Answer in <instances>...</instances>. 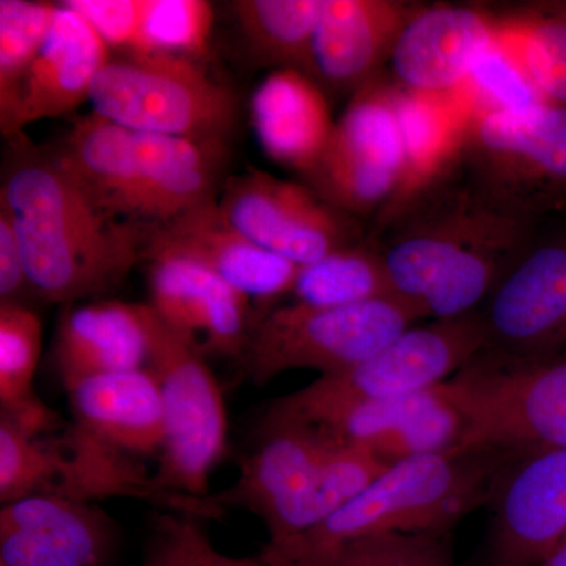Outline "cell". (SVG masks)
<instances>
[{"mask_svg": "<svg viewBox=\"0 0 566 566\" xmlns=\"http://www.w3.org/2000/svg\"><path fill=\"white\" fill-rule=\"evenodd\" d=\"M31 289L25 273L24 256L13 219L0 203V297L3 303L21 304L18 296Z\"/></svg>", "mask_w": 566, "mask_h": 566, "instance_id": "obj_38", "label": "cell"}, {"mask_svg": "<svg viewBox=\"0 0 566 566\" xmlns=\"http://www.w3.org/2000/svg\"><path fill=\"white\" fill-rule=\"evenodd\" d=\"M311 423L367 449L387 465L461 450L468 431L463 411L446 382L405 397L342 406Z\"/></svg>", "mask_w": 566, "mask_h": 566, "instance_id": "obj_16", "label": "cell"}, {"mask_svg": "<svg viewBox=\"0 0 566 566\" xmlns=\"http://www.w3.org/2000/svg\"><path fill=\"white\" fill-rule=\"evenodd\" d=\"M524 455L504 447H479L398 461L319 526L268 542L262 553L300 557L390 532L449 535L469 513L491 504L506 471Z\"/></svg>", "mask_w": 566, "mask_h": 566, "instance_id": "obj_3", "label": "cell"}, {"mask_svg": "<svg viewBox=\"0 0 566 566\" xmlns=\"http://www.w3.org/2000/svg\"><path fill=\"white\" fill-rule=\"evenodd\" d=\"M41 353V322L22 304H0V406L22 431L35 438L63 427L61 417L33 389Z\"/></svg>", "mask_w": 566, "mask_h": 566, "instance_id": "obj_29", "label": "cell"}, {"mask_svg": "<svg viewBox=\"0 0 566 566\" xmlns=\"http://www.w3.org/2000/svg\"><path fill=\"white\" fill-rule=\"evenodd\" d=\"M538 221L510 210L458 166L367 240L381 253L395 296L422 318L479 311L535 243Z\"/></svg>", "mask_w": 566, "mask_h": 566, "instance_id": "obj_1", "label": "cell"}, {"mask_svg": "<svg viewBox=\"0 0 566 566\" xmlns=\"http://www.w3.org/2000/svg\"><path fill=\"white\" fill-rule=\"evenodd\" d=\"M210 566H268L264 562L256 558H237L223 556L219 551L212 549L210 556Z\"/></svg>", "mask_w": 566, "mask_h": 566, "instance_id": "obj_39", "label": "cell"}, {"mask_svg": "<svg viewBox=\"0 0 566 566\" xmlns=\"http://www.w3.org/2000/svg\"><path fill=\"white\" fill-rule=\"evenodd\" d=\"M323 0H238L233 11L252 54L277 70L314 77V36Z\"/></svg>", "mask_w": 566, "mask_h": 566, "instance_id": "obj_30", "label": "cell"}, {"mask_svg": "<svg viewBox=\"0 0 566 566\" xmlns=\"http://www.w3.org/2000/svg\"><path fill=\"white\" fill-rule=\"evenodd\" d=\"M395 111L401 136L400 172L392 196L375 216L370 237L381 232L460 166L472 120L471 111L457 93L422 95L398 85H395Z\"/></svg>", "mask_w": 566, "mask_h": 566, "instance_id": "obj_20", "label": "cell"}, {"mask_svg": "<svg viewBox=\"0 0 566 566\" xmlns=\"http://www.w3.org/2000/svg\"><path fill=\"white\" fill-rule=\"evenodd\" d=\"M485 333L480 356L538 363L566 354V232L535 243L479 308Z\"/></svg>", "mask_w": 566, "mask_h": 566, "instance_id": "obj_12", "label": "cell"}, {"mask_svg": "<svg viewBox=\"0 0 566 566\" xmlns=\"http://www.w3.org/2000/svg\"><path fill=\"white\" fill-rule=\"evenodd\" d=\"M55 150L98 207L147 226L133 132L92 111L74 122Z\"/></svg>", "mask_w": 566, "mask_h": 566, "instance_id": "obj_27", "label": "cell"}, {"mask_svg": "<svg viewBox=\"0 0 566 566\" xmlns=\"http://www.w3.org/2000/svg\"><path fill=\"white\" fill-rule=\"evenodd\" d=\"M93 112L133 133L221 140L237 120V99L192 59L167 52L111 57L93 82Z\"/></svg>", "mask_w": 566, "mask_h": 566, "instance_id": "obj_6", "label": "cell"}, {"mask_svg": "<svg viewBox=\"0 0 566 566\" xmlns=\"http://www.w3.org/2000/svg\"><path fill=\"white\" fill-rule=\"evenodd\" d=\"M66 394L74 423L93 438L139 460L161 455L166 415L158 382L147 367L93 376Z\"/></svg>", "mask_w": 566, "mask_h": 566, "instance_id": "obj_24", "label": "cell"}, {"mask_svg": "<svg viewBox=\"0 0 566 566\" xmlns=\"http://www.w3.org/2000/svg\"><path fill=\"white\" fill-rule=\"evenodd\" d=\"M480 566H536L566 542V447L521 457L495 491Z\"/></svg>", "mask_w": 566, "mask_h": 566, "instance_id": "obj_14", "label": "cell"}, {"mask_svg": "<svg viewBox=\"0 0 566 566\" xmlns=\"http://www.w3.org/2000/svg\"><path fill=\"white\" fill-rule=\"evenodd\" d=\"M476 186L536 221L566 205V109L539 102L472 117L460 161Z\"/></svg>", "mask_w": 566, "mask_h": 566, "instance_id": "obj_7", "label": "cell"}, {"mask_svg": "<svg viewBox=\"0 0 566 566\" xmlns=\"http://www.w3.org/2000/svg\"><path fill=\"white\" fill-rule=\"evenodd\" d=\"M148 360L161 392L166 444L155 479L166 490L210 497V475L227 450V411L203 353L147 304Z\"/></svg>", "mask_w": 566, "mask_h": 566, "instance_id": "obj_8", "label": "cell"}, {"mask_svg": "<svg viewBox=\"0 0 566 566\" xmlns=\"http://www.w3.org/2000/svg\"><path fill=\"white\" fill-rule=\"evenodd\" d=\"M218 203L238 232L297 266L367 241L359 219L327 203L311 186L262 170L227 180Z\"/></svg>", "mask_w": 566, "mask_h": 566, "instance_id": "obj_13", "label": "cell"}, {"mask_svg": "<svg viewBox=\"0 0 566 566\" xmlns=\"http://www.w3.org/2000/svg\"><path fill=\"white\" fill-rule=\"evenodd\" d=\"M268 566H455L449 535H365L300 557L259 554Z\"/></svg>", "mask_w": 566, "mask_h": 566, "instance_id": "obj_32", "label": "cell"}, {"mask_svg": "<svg viewBox=\"0 0 566 566\" xmlns=\"http://www.w3.org/2000/svg\"><path fill=\"white\" fill-rule=\"evenodd\" d=\"M419 319L417 308L398 296L342 307L294 303L253 322L238 360L259 387L300 368L338 374L374 356Z\"/></svg>", "mask_w": 566, "mask_h": 566, "instance_id": "obj_4", "label": "cell"}, {"mask_svg": "<svg viewBox=\"0 0 566 566\" xmlns=\"http://www.w3.org/2000/svg\"><path fill=\"white\" fill-rule=\"evenodd\" d=\"M98 32L109 50L123 54L147 52L145 24L151 0H66Z\"/></svg>", "mask_w": 566, "mask_h": 566, "instance_id": "obj_37", "label": "cell"}, {"mask_svg": "<svg viewBox=\"0 0 566 566\" xmlns=\"http://www.w3.org/2000/svg\"><path fill=\"white\" fill-rule=\"evenodd\" d=\"M294 303L342 307L395 296L381 253L370 241L303 264L294 281Z\"/></svg>", "mask_w": 566, "mask_h": 566, "instance_id": "obj_31", "label": "cell"}, {"mask_svg": "<svg viewBox=\"0 0 566 566\" xmlns=\"http://www.w3.org/2000/svg\"><path fill=\"white\" fill-rule=\"evenodd\" d=\"M133 134L148 227L164 226L216 200L223 142Z\"/></svg>", "mask_w": 566, "mask_h": 566, "instance_id": "obj_26", "label": "cell"}, {"mask_svg": "<svg viewBox=\"0 0 566 566\" xmlns=\"http://www.w3.org/2000/svg\"><path fill=\"white\" fill-rule=\"evenodd\" d=\"M493 40L520 65L543 102L566 109V2L493 13Z\"/></svg>", "mask_w": 566, "mask_h": 566, "instance_id": "obj_28", "label": "cell"}, {"mask_svg": "<svg viewBox=\"0 0 566 566\" xmlns=\"http://www.w3.org/2000/svg\"><path fill=\"white\" fill-rule=\"evenodd\" d=\"M57 3L32 0L0 2V128L9 132L25 76L40 54Z\"/></svg>", "mask_w": 566, "mask_h": 566, "instance_id": "obj_33", "label": "cell"}, {"mask_svg": "<svg viewBox=\"0 0 566 566\" xmlns=\"http://www.w3.org/2000/svg\"><path fill=\"white\" fill-rule=\"evenodd\" d=\"M147 304L96 300L63 307L54 363L65 390L93 376L147 367Z\"/></svg>", "mask_w": 566, "mask_h": 566, "instance_id": "obj_23", "label": "cell"}, {"mask_svg": "<svg viewBox=\"0 0 566 566\" xmlns=\"http://www.w3.org/2000/svg\"><path fill=\"white\" fill-rule=\"evenodd\" d=\"M251 111L264 153L307 177L335 128L322 85L304 71L275 70L253 93Z\"/></svg>", "mask_w": 566, "mask_h": 566, "instance_id": "obj_25", "label": "cell"}, {"mask_svg": "<svg viewBox=\"0 0 566 566\" xmlns=\"http://www.w3.org/2000/svg\"><path fill=\"white\" fill-rule=\"evenodd\" d=\"M174 256L199 264L244 296L273 301L293 292L300 266L253 243L223 218L218 200L150 227L144 259Z\"/></svg>", "mask_w": 566, "mask_h": 566, "instance_id": "obj_17", "label": "cell"}, {"mask_svg": "<svg viewBox=\"0 0 566 566\" xmlns=\"http://www.w3.org/2000/svg\"><path fill=\"white\" fill-rule=\"evenodd\" d=\"M457 95L469 107L472 117L543 102L524 71L494 40L480 52Z\"/></svg>", "mask_w": 566, "mask_h": 566, "instance_id": "obj_34", "label": "cell"}, {"mask_svg": "<svg viewBox=\"0 0 566 566\" xmlns=\"http://www.w3.org/2000/svg\"><path fill=\"white\" fill-rule=\"evenodd\" d=\"M483 346L479 311L411 326L364 363L322 375L304 389L273 401L263 417L315 422L342 406L423 392L452 379Z\"/></svg>", "mask_w": 566, "mask_h": 566, "instance_id": "obj_5", "label": "cell"}, {"mask_svg": "<svg viewBox=\"0 0 566 566\" xmlns=\"http://www.w3.org/2000/svg\"><path fill=\"white\" fill-rule=\"evenodd\" d=\"M493 41V13L480 7H417L390 55L395 85L422 95H455Z\"/></svg>", "mask_w": 566, "mask_h": 566, "instance_id": "obj_18", "label": "cell"}, {"mask_svg": "<svg viewBox=\"0 0 566 566\" xmlns=\"http://www.w3.org/2000/svg\"><path fill=\"white\" fill-rule=\"evenodd\" d=\"M148 304L200 352L240 359L253 322L249 297L199 264L151 256Z\"/></svg>", "mask_w": 566, "mask_h": 566, "instance_id": "obj_19", "label": "cell"}, {"mask_svg": "<svg viewBox=\"0 0 566 566\" xmlns=\"http://www.w3.org/2000/svg\"><path fill=\"white\" fill-rule=\"evenodd\" d=\"M120 531L103 509L31 495L0 510V566H115Z\"/></svg>", "mask_w": 566, "mask_h": 566, "instance_id": "obj_15", "label": "cell"}, {"mask_svg": "<svg viewBox=\"0 0 566 566\" xmlns=\"http://www.w3.org/2000/svg\"><path fill=\"white\" fill-rule=\"evenodd\" d=\"M111 50L87 20L57 3L48 39L22 84L6 137L17 139L31 123L61 117L91 99L93 82Z\"/></svg>", "mask_w": 566, "mask_h": 566, "instance_id": "obj_22", "label": "cell"}, {"mask_svg": "<svg viewBox=\"0 0 566 566\" xmlns=\"http://www.w3.org/2000/svg\"><path fill=\"white\" fill-rule=\"evenodd\" d=\"M536 566H566V542Z\"/></svg>", "mask_w": 566, "mask_h": 566, "instance_id": "obj_40", "label": "cell"}, {"mask_svg": "<svg viewBox=\"0 0 566 566\" xmlns=\"http://www.w3.org/2000/svg\"><path fill=\"white\" fill-rule=\"evenodd\" d=\"M0 203L9 210L33 292L50 303H88L117 289L144 259V223L96 205L55 148L10 140Z\"/></svg>", "mask_w": 566, "mask_h": 566, "instance_id": "obj_2", "label": "cell"}, {"mask_svg": "<svg viewBox=\"0 0 566 566\" xmlns=\"http://www.w3.org/2000/svg\"><path fill=\"white\" fill-rule=\"evenodd\" d=\"M446 386L468 422L461 450L566 447V354L523 364L476 354Z\"/></svg>", "mask_w": 566, "mask_h": 566, "instance_id": "obj_9", "label": "cell"}, {"mask_svg": "<svg viewBox=\"0 0 566 566\" xmlns=\"http://www.w3.org/2000/svg\"><path fill=\"white\" fill-rule=\"evenodd\" d=\"M255 449L241 460L237 482L212 494L223 509L259 516L270 542L305 534L323 523L324 469L344 439L322 424L263 417Z\"/></svg>", "mask_w": 566, "mask_h": 566, "instance_id": "obj_10", "label": "cell"}, {"mask_svg": "<svg viewBox=\"0 0 566 566\" xmlns=\"http://www.w3.org/2000/svg\"><path fill=\"white\" fill-rule=\"evenodd\" d=\"M401 164L395 84L375 77L354 92L307 185L337 210L378 214L392 196Z\"/></svg>", "mask_w": 566, "mask_h": 566, "instance_id": "obj_11", "label": "cell"}, {"mask_svg": "<svg viewBox=\"0 0 566 566\" xmlns=\"http://www.w3.org/2000/svg\"><path fill=\"white\" fill-rule=\"evenodd\" d=\"M211 3L205 0H151L145 24L147 52L196 57L203 55L210 44Z\"/></svg>", "mask_w": 566, "mask_h": 566, "instance_id": "obj_35", "label": "cell"}, {"mask_svg": "<svg viewBox=\"0 0 566 566\" xmlns=\"http://www.w3.org/2000/svg\"><path fill=\"white\" fill-rule=\"evenodd\" d=\"M212 549L214 546L199 520L172 512L158 513L142 566H210Z\"/></svg>", "mask_w": 566, "mask_h": 566, "instance_id": "obj_36", "label": "cell"}, {"mask_svg": "<svg viewBox=\"0 0 566 566\" xmlns=\"http://www.w3.org/2000/svg\"><path fill=\"white\" fill-rule=\"evenodd\" d=\"M416 6L397 0H323L314 36V77L353 95L381 76Z\"/></svg>", "mask_w": 566, "mask_h": 566, "instance_id": "obj_21", "label": "cell"}]
</instances>
